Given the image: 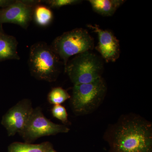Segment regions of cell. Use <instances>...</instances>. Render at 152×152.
Returning <instances> with one entry per match:
<instances>
[{
    "label": "cell",
    "mask_w": 152,
    "mask_h": 152,
    "mask_svg": "<svg viewBox=\"0 0 152 152\" xmlns=\"http://www.w3.org/2000/svg\"><path fill=\"white\" fill-rule=\"evenodd\" d=\"M48 152H56V151H55V150L53 149V148H52L50 150V151H49Z\"/></svg>",
    "instance_id": "ac0fdd59"
},
{
    "label": "cell",
    "mask_w": 152,
    "mask_h": 152,
    "mask_svg": "<svg viewBox=\"0 0 152 152\" xmlns=\"http://www.w3.org/2000/svg\"><path fill=\"white\" fill-rule=\"evenodd\" d=\"M107 86L102 77L88 83L74 85L71 103L73 110L79 115L95 110L104 100Z\"/></svg>",
    "instance_id": "5b68a950"
},
{
    "label": "cell",
    "mask_w": 152,
    "mask_h": 152,
    "mask_svg": "<svg viewBox=\"0 0 152 152\" xmlns=\"http://www.w3.org/2000/svg\"><path fill=\"white\" fill-rule=\"evenodd\" d=\"M53 148L52 144L46 142L39 144L15 142L8 148V152H48Z\"/></svg>",
    "instance_id": "7c38bea8"
},
{
    "label": "cell",
    "mask_w": 152,
    "mask_h": 152,
    "mask_svg": "<svg viewBox=\"0 0 152 152\" xmlns=\"http://www.w3.org/2000/svg\"><path fill=\"white\" fill-rule=\"evenodd\" d=\"M28 65L31 75L48 82L57 80L64 64L51 45L45 42L33 44L30 49Z\"/></svg>",
    "instance_id": "7a4b0ae2"
},
{
    "label": "cell",
    "mask_w": 152,
    "mask_h": 152,
    "mask_svg": "<svg viewBox=\"0 0 152 152\" xmlns=\"http://www.w3.org/2000/svg\"><path fill=\"white\" fill-rule=\"evenodd\" d=\"M15 1V0H0V8H4L8 7Z\"/></svg>",
    "instance_id": "e0dca14e"
},
{
    "label": "cell",
    "mask_w": 152,
    "mask_h": 152,
    "mask_svg": "<svg viewBox=\"0 0 152 152\" xmlns=\"http://www.w3.org/2000/svg\"><path fill=\"white\" fill-rule=\"evenodd\" d=\"M18 42L14 36L7 34L0 24V61L20 59L18 50Z\"/></svg>",
    "instance_id": "30bf717a"
},
{
    "label": "cell",
    "mask_w": 152,
    "mask_h": 152,
    "mask_svg": "<svg viewBox=\"0 0 152 152\" xmlns=\"http://www.w3.org/2000/svg\"><path fill=\"white\" fill-rule=\"evenodd\" d=\"M53 115L64 123L68 122V114L66 110L61 105H54L52 110Z\"/></svg>",
    "instance_id": "2e32d148"
},
{
    "label": "cell",
    "mask_w": 152,
    "mask_h": 152,
    "mask_svg": "<svg viewBox=\"0 0 152 152\" xmlns=\"http://www.w3.org/2000/svg\"><path fill=\"white\" fill-rule=\"evenodd\" d=\"M71 97V96L66 90L61 87H56L53 88L49 92L48 101L54 105H61Z\"/></svg>",
    "instance_id": "5bb4252c"
},
{
    "label": "cell",
    "mask_w": 152,
    "mask_h": 152,
    "mask_svg": "<svg viewBox=\"0 0 152 152\" xmlns=\"http://www.w3.org/2000/svg\"><path fill=\"white\" fill-rule=\"evenodd\" d=\"M82 1L80 0H45L42 1V3L50 9H59L65 6L78 4Z\"/></svg>",
    "instance_id": "9a60e30c"
},
{
    "label": "cell",
    "mask_w": 152,
    "mask_h": 152,
    "mask_svg": "<svg viewBox=\"0 0 152 152\" xmlns=\"http://www.w3.org/2000/svg\"><path fill=\"white\" fill-rule=\"evenodd\" d=\"M110 152H152V126L138 115L120 117L106 131Z\"/></svg>",
    "instance_id": "6da1fadb"
},
{
    "label": "cell",
    "mask_w": 152,
    "mask_h": 152,
    "mask_svg": "<svg viewBox=\"0 0 152 152\" xmlns=\"http://www.w3.org/2000/svg\"><path fill=\"white\" fill-rule=\"evenodd\" d=\"M69 131L66 126L55 124L47 119L41 108L37 107L34 109L27 123L19 134L26 142L31 143L41 137L67 133Z\"/></svg>",
    "instance_id": "8992f818"
},
{
    "label": "cell",
    "mask_w": 152,
    "mask_h": 152,
    "mask_svg": "<svg viewBox=\"0 0 152 152\" xmlns=\"http://www.w3.org/2000/svg\"><path fill=\"white\" fill-rule=\"evenodd\" d=\"M53 14L48 6L39 4L35 7L33 12V20L39 26H48L53 21Z\"/></svg>",
    "instance_id": "4fadbf2b"
},
{
    "label": "cell",
    "mask_w": 152,
    "mask_h": 152,
    "mask_svg": "<svg viewBox=\"0 0 152 152\" xmlns=\"http://www.w3.org/2000/svg\"><path fill=\"white\" fill-rule=\"evenodd\" d=\"M104 68L101 56L87 51L76 55L69 61L64 69L75 85L88 83L100 78Z\"/></svg>",
    "instance_id": "3957f363"
},
{
    "label": "cell",
    "mask_w": 152,
    "mask_h": 152,
    "mask_svg": "<svg viewBox=\"0 0 152 152\" xmlns=\"http://www.w3.org/2000/svg\"><path fill=\"white\" fill-rule=\"evenodd\" d=\"M34 108L31 102L24 99L11 108L2 118V125L4 127L9 136L20 134L27 123Z\"/></svg>",
    "instance_id": "52a82bcc"
},
{
    "label": "cell",
    "mask_w": 152,
    "mask_h": 152,
    "mask_svg": "<svg viewBox=\"0 0 152 152\" xmlns=\"http://www.w3.org/2000/svg\"><path fill=\"white\" fill-rule=\"evenodd\" d=\"M87 26L97 34L99 42L95 48L103 59L107 63L115 62L119 58L121 50L119 41L113 33L110 30L101 28L97 24H89Z\"/></svg>",
    "instance_id": "9c48e42d"
},
{
    "label": "cell",
    "mask_w": 152,
    "mask_h": 152,
    "mask_svg": "<svg viewBox=\"0 0 152 152\" xmlns=\"http://www.w3.org/2000/svg\"><path fill=\"white\" fill-rule=\"evenodd\" d=\"M93 10L101 15L111 16L126 1L124 0H89Z\"/></svg>",
    "instance_id": "8fae6325"
},
{
    "label": "cell",
    "mask_w": 152,
    "mask_h": 152,
    "mask_svg": "<svg viewBox=\"0 0 152 152\" xmlns=\"http://www.w3.org/2000/svg\"><path fill=\"white\" fill-rule=\"evenodd\" d=\"M34 7L23 0H15L8 7L0 9V24H15L26 30L32 20Z\"/></svg>",
    "instance_id": "ba28073f"
},
{
    "label": "cell",
    "mask_w": 152,
    "mask_h": 152,
    "mask_svg": "<svg viewBox=\"0 0 152 152\" xmlns=\"http://www.w3.org/2000/svg\"><path fill=\"white\" fill-rule=\"evenodd\" d=\"M51 46L62 61L65 68L70 57L91 51L94 48L95 43L94 38L87 30L77 28L57 37Z\"/></svg>",
    "instance_id": "277c9868"
}]
</instances>
